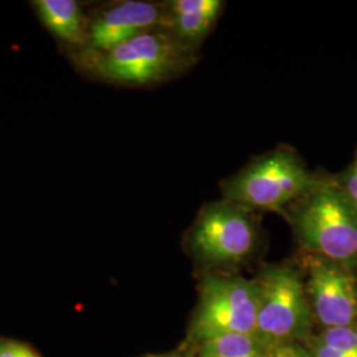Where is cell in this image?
<instances>
[{"label": "cell", "instance_id": "obj_17", "mask_svg": "<svg viewBox=\"0 0 357 357\" xmlns=\"http://www.w3.org/2000/svg\"><path fill=\"white\" fill-rule=\"evenodd\" d=\"M265 357H270V354H268V356H265Z\"/></svg>", "mask_w": 357, "mask_h": 357}, {"label": "cell", "instance_id": "obj_8", "mask_svg": "<svg viewBox=\"0 0 357 357\" xmlns=\"http://www.w3.org/2000/svg\"><path fill=\"white\" fill-rule=\"evenodd\" d=\"M156 28L166 29L165 6L126 0L106 8L90 23L85 43L90 56H96Z\"/></svg>", "mask_w": 357, "mask_h": 357}, {"label": "cell", "instance_id": "obj_16", "mask_svg": "<svg viewBox=\"0 0 357 357\" xmlns=\"http://www.w3.org/2000/svg\"><path fill=\"white\" fill-rule=\"evenodd\" d=\"M144 357H184L180 354H160V355H147Z\"/></svg>", "mask_w": 357, "mask_h": 357}, {"label": "cell", "instance_id": "obj_6", "mask_svg": "<svg viewBox=\"0 0 357 357\" xmlns=\"http://www.w3.org/2000/svg\"><path fill=\"white\" fill-rule=\"evenodd\" d=\"M258 284L238 275L206 273L199 282V302L190 339L200 344L216 336L255 335Z\"/></svg>", "mask_w": 357, "mask_h": 357}, {"label": "cell", "instance_id": "obj_10", "mask_svg": "<svg viewBox=\"0 0 357 357\" xmlns=\"http://www.w3.org/2000/svg\"><path fill=\"white\" fill-rule=\"evenodd\" d=\"M35 8L40 20L54 36L69 44H82L88 26L78 3L75 0H36Z\"/></svg>", "mask_w": 357, "mask_h": 357}, {"label": "cell", "instance_id": "obj_11", "mask_svg": "<svg viewBox=\"0 0 357 357\" xmlns=\"http://www.w3.org/2000/svg\"><path fill=\"white\" fill-rule=\"evenodd\" d=\"M199 347V357H265L270 354L255 336L241 333L216 336Z\"/></svg>", "mask_w": 357, "mask_h": 357}, {"label": "cell", "instance_id": "obj_4", "mask_svg": "<svg viewBox=\"0 0 357 357\" xmlns=\"http://www.w3.org/2000/svg\"><path fill=\"white\" fill-rule=\"evenodd\" d=\"M89 59L96 75L105 81L143 86L183 73L195 64L197 54L169 31L156 28Z\"/></svg>", "mask_w": 357, "mask_h": 357}, {"label": "cell", "instance_id": "obj_14", "mask_svg": "<svg viewBox=\"0 0 357 357\" xmlns=\"http://www.w3.org/2000/svg\"><path fill=\"white\" fill-rule=\"evenodd\" d=\"M311 357H347L339 351L321 343L318 336H310L303 342Z\"/></svg>", "mask_w": 357, "mask_h": 357}, {"label": "cell", "instance_id": "obj_9", "mask_svg": "<svg viewBox=\"0 0 357 357\" xmlns=\"http://www.w3.org/2000/svg\"><path fill=\"white\" fill-rule=\"evenodd\" d=\"M166 29L196 52L216 24L224 8L220 0H172L166 6Z\"/></svg>", "mask_w": 357, "mask_h": 357}, {"label": "cell", "instance_id": "obj_7", "mask_svg": "<svg viewBox=\"0 0 357 357\" xmlns=\"http://www.w3.org/2000/svg\"><path fill=\"white\" fill-rule=\"evenodd\" d=\"M314 320L323 330L357 324V273L317 255L303 258Z\"/></svg>", "mask_w": 357, "mask_h": 357}, {"label": "cell", "instance_id": "obj_5", "mask_svg": "<svg viewBox=\"0 0 357 357\" xmlns=\"http://www.w3.org/2000/svg\"><path fill=\"white\" fill-rule=\"evenodd\" d=\"M259 225L255 212L225 199L204 205L187 237L193 259L205 268H233L255 255Z\"/></svg>", "mask_w": 357, "mask_h": 357}, {"label": "cell", "instance_id": "obj_13", "mask_svg": "<svg viewBox=\"0 0 357 357\" xmlns=\"http://www.w3.org/2000/svg\"><path fill=\"white\" fill-rule=\"evenodd\" d=\"M335 178L357 213V149L349 166L342 174L335 175Z\"/></svg>", "mask_w": 357, "mask_h": 357}, {"label": "cell", "instance_id": "obj_1", "mask_svg": "<svg viewBox=\"0 0 357 357\" xmlns=\"http://www.w3.org/2000/svg\"><path fill=\"white\" fill-rule=\"evenodd\" d=\"M283 216L306 255L357 273V213L335 175H320L318 184Z\"/></svg>", "mask_w": 357, "mask_h": 357}, {"label": "cell", "instance_id": "obj_12", "mask_svg": "<svg viewBox=\"0 0 357 357\" xmlns=\"http://www.w3.org/2000/svg\"><path fill=\"white\" fill-rule=\"evenodd\" d=\"M318 339L344 356L357 357V324L323 330Z\"/></svg>", "mask_w": 357, "mask_h": 357}, {"label": "cell", "instance_id": "obj_2", "mask_svg": "<svg viewBox=\"0 0 357 357\" xmlns=\"http://www.w3.org/2000/svg\"><path fill=\"white\" fill-rule=\"evenodd\" d=\"M320 174L312 172L302 156L287 146L261 155L221 185L222 199L250 212L286 211L311 191Z\"/></svg>", "mask_w": 357, "mask_h": 357}, {"label": "cell", "instance_id": "obj_15", "mask_svg": "<svg viewBox=\"0 0 357 357\" xmlns=\"http://www.w3.org/2000/svg\"><path fill=\"white\" fill-rule=\"evenodd\" d=\"M0 357H38V355L28 345L16 342H3L0 343Z\"/></svg>", "mask_w": 357, "mask_h": 357}, {"label": "cell", "instance_id": "obj_3", "mask_svg": "<svg viewBox=\"0 0 357 357\" xmlns=\"http://www.w3.org/2000/svg\"><path fill=\"white\" fill-rule=\"evenodd\" d=\"M258 284L255 337L268 352L310 337L314 315L301 268L291 264L268 265L255 278Z\"/></svg>", "mask_w": 357, "mask_h": 357}]
</instances>
